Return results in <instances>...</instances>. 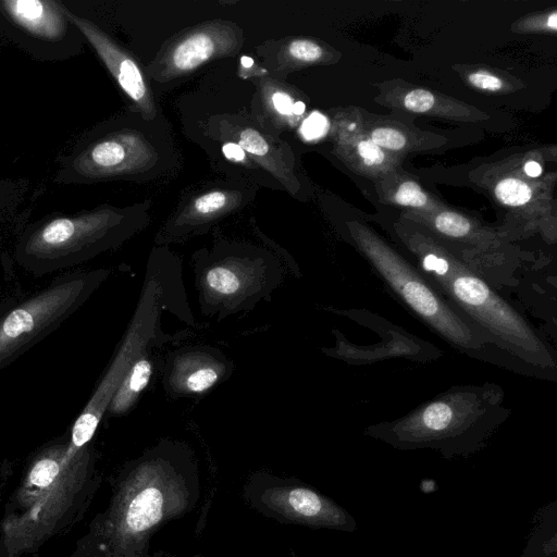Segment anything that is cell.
<instances>
[{"mask_svg":"<svg viewBox=\"0 0 557 557\" xmlns=\"http://www.w3.org/2000/svg\"><path fill=\"white\" fill-rule=\"evenodd\" d=\"M412 222V221H411ZM396 235L411 262L443 296L504 349L556 377V360L546 343L469 263L414 223L397 224Z\"/></svg>","mask_w":557,"mask_h":557,"instance_id":"cell-1","label":"cell"},{"mask_svg":"<svg viewBox=\"0 0 557 557\" xmlns=\"http://www.w3.org/2000/svg\"><path fill=\"white\" fill-rule=\"evenodd\" d=\"M348 236L394 296L431 331L470 358L548 380L513 356L454 306L405 256L360 221L347 222Z\"/></svg>","mask_w":557,"mask_h":557,"instance_id":"cell-2","label":"cell"},{"mask_svg":"<svg viewBox=\"0 0 557 557\" xmlns=\"http://www.w3.org/2000/svg\"><path fill=\"white\" fill-rule=\"evenodd\" d=\"M175 315L191 327L197 325L188 305L176 256L158 248L150 255L139 298L119 346L95 392L76 419L66 454L83 448L94 436L109 404L132 363L146 350L188 337V331L168 333L163 313Z\"/></svg>","mask_w":557,"mask_h":557,"instance_id":"cell-3","label":"cell"},{"mask_svg":"<svg viewBox=\"0 0 557 557\" xmlns=\"http://www.w3.org/2000/svg\"><path fill=\"white\" fill-rule=\"evenodd\" d=\"M505 399L495 383L451 386L405 416L367 426L364 433L401 450L435 449L447 459L467 456L485 446L507 420Z\"/></svg>","mask_w":557,"mask_h":557,"instance_id":"cell-4","label":"cell"},{"mask_svg":"<svg viewBox=\"0 0 557 557\" xmlns=\"http://www.w3.org/2000/svg\"><path fill=\"white\" fill-rule=\"evenodd\" d=\"M143 222L132 209L107 205L74 214H52L23 232L15 260L33 275L42 276L117 248Z\"/></svg>","mask_w":557,"mask_h":557,"instance_id":"cell-5","label":"cell"},{"mask_svg":"<svg viewBox=\"0 0 557 557\" xmlns=\"http://www.w3.org/2000/svg\"><path fill=\"white\" fill-rule=\"evenodd\" d=\"M193 269L200 312L218 321L271 300L285 277L272 252L227 242L195 252Z\"/></svg>","mask_w":557,"mask_h":557,"instance_id":"cell-6","label":"cell"},{"mask_svg":"<svg viewBox=\"0 0 557 557\" xmlns=\"http://www.w3.org/2000/svg\"><path fill=\"white\" fill-rule=\"evenodd\" d=\"M109 274L107 269L67 273L0 317V370L77 311Z\"/></svg>","mask_w":557,"mask_h":557,"instance_id":"cell-7","label":"cell"},{"mask_svg":"<svg viewBox=\"0 0 557 557\" xmlns=\"http://www.w3.org/2000/svg\"><path fill=\"white\" fill-rule=\"evenodd\" d=\"M159 154L150 140L139 131L121 121L100 124L59 158L53 178L58 184H95L131 178L148 172Z\"/></svg>","mask_w":557,"mask_h":557,"instance_id":"cell-8","label":"cell"},{"mask_svg":"<svg viewBox=\"0 0 557 557\" xmlns=\"http://www.w3.org/2000/svg\"><path fill=\"white\" fill-rule=\"evenodd\" d=\"M0 12L9 34L39 60H63L81 52L85 40L66 14V7L53 0H1Z\"/></svg>","mask_w":557,"mask_h":557,"instance_id":"cell-9","label":"cell"},{"mask_svg":"<svg viewBox=\"0 0 557 557\" xmlns=\"http://www.w3.org/2000/svg\"><path fill=\"white\" fill-rule=\"evenodd\" d=\"M243 44L242 30L225 21L206 22L184 30L168 44L149 67L159 82L189 74L210 60L234 54Z\"/></svg>","mask_w":557,"mask_h":557,"instance_id":"cell-10","label":"cell"},{"mask_svg":"<svg viewBox=\"0 0 557 557\" xmlns=\"http://www.w3.org/2000/svg\"><path fill=\"white\" fill-rule=\"evenodd\" d=\"M162 368L163 387L174 398L201 397L234 371L232 360L211 345L178 347L168 354Z\"/></svg>","mask_w":557,"mask_h":557,"instance_id":"cell-11","label":"cell"},{"mask_svg":"<svg viewBox=\"0 0 557 557\" xmlns=\"http://www.w3.org/2000/svg\"><path fill=\"white\" fill-rule=\"evenodd\" d=\"M66 14L143 117L147 121L153 120L157 114L153 96L135 58L90 20L73 13L67 8Z\"/></svg>","mask_w":557,"mask_h":557,"instance_id":"cell-12","label":"cell"},{"mask_svg":"<svg viewBox=\"0 0 557 557\" xmlns=\"http://www.w3.org/2000/svg\"><path fill=\"white\" fill-rule=\"evenodd\" d=\"M265 505L289 521L352 532L356 520L329 497L306 486L270 488L262 496Z\"/></svg>","mask_w":557,"mask_h":557,"instance_id":"cell-13","label":"cell"},{"mask_svg":"<svg viewBox=\"0 0 557 557\" xmlns=\"http://www.w3.org/2000/svg\"><path fill=\"white\" fill-rule=\"evenodd\" d=\"M333 136L336 156L357 174L368 177L386 175L399 161L400 154L388 152L370 139L361 119L337 120Z\"/></svg>","mask_w":557,"mask_h":557,"instance_id":"cell-14","label":"cell"},{"mask_svg":"<svg viewBox=\"0 0 557 557\" xmlns=\"http://www.w3.org/2000/svg\"><path fill=\"white\" fill-rule=\"evenodd\" d=\"M242 200L243 196L238 190L212 189L201 193L165 224L156 242H178L205 231L207 226L237 209Z\"/></svg>","mask_w":557,"mask_h":557,"instance_id":"cell-15","label":"cell"},{"mask_svg":"<svg viewBox=\"0 0 557 557\" xmlns=\"http://www.w3.org/2000/svg\"><path fill=\"white\" fill-rule=\"evenodd\" d=\"M385 103L411 113L436 115L457 121L478 122L488 119V115L473 107L419 87L397 88L385 96Z\"/></svg>","mask_w":557,"mask_h":557,"instance_id":"cell-16","label":"cell"},{"mask_svg":"<svg viewBox=\"0 0 557 557\" xmlns=\"http://www.w3.org/2000/svg\"><path fill=\"white\" fill-rule=\"evenodd\" d=\"M408 219L425 226L440 239L460 242L465 244H492L495 236L484 230L473 219L447 209H436L431 212L411 211Z\"/></svg>","mask_w":557,"mask_h":557,"instance_id":"cell-17","label":"cell"},{"mask_svg":"<svg viewBox=\"0 0 557 557\" xmlns=\"http://www.w3.org/2000/svg\"><path fill=\"white\" fill-rule=\"evenodd\" d=\"M245 152L250 154L259 165L274 175L287 190L296 193L299 183L293 172L290 160L286 158L283 148L276 147L274 141L260 131L246 126L237 132V143Z\"/></svg>","mask_w":557,"mask_h":557,"instance_id":"cell-18","label":"cell"},{"mask_svg":"<svg viewBox=\"0 0 557 557\" xmlns=\"http://www.w3.org/2000/svg\"><path fill=\"white\" fill-rule=\"evenodd\" d=\"M154 350L144 351L132 363L114 393L106 414L109 417H122L136 406L154 375L158 361Z\"/></svg>","mask_w":557,"mask_h":557,"instance_id":"cell-19","label":"cell"},{"mask_svg":"<svg viewBox=\"0 0 557 557\" xmlns=\"http://www.w3.org/2000/svg\"><path fill=\"white\" fill-rule=\"evenodd\" d=\"M364 132L380 148L400 154L401 152L419 149L423 146L424 138H419L409 128L388 121L366 123L362 121Z\"/></svg>","mask_w":557,"mask_h":557,"instance_id":"cell-20","label":"cell"},{"mask_svg":"<svg viewBox=\"0 0 557 557\" xmlns=\"http://www.w3.org/2000/svg\"><path fill=\"white\" fill-rule=\"evenodd\" d=\"M384 183L382 193L386 202L420 212H431L440 208L437 201L418 182L409 177H388Z\"/></svg>","mask_w":557,"mask_h":557,"instance_id":"cell-21","label":"cell"},{"mask_svg":"<svg viewBox=\"0 0 557 557\" xmlns=\"http://www.w3.org/2000/svg\"><path fill=\"white\" fill-rule=\"evenodd\" d=\"M283 61L288 66H304L321 62L325 59V49L317 41L308 38H293L281 51Z\"/></svg>","mask_w":557,"mask_h":557,"instance_id":"cell-22","label":"cell"},{"mask_svg":"<svg viewBox=\"0 0 557 557\" xmlns=\"http://www.w3.org/2000/svg\"><path fill=\"white\" fill-rule=\"evenodd\" d=\"M493 190L499 202L513 208L525 206L534 196L533 187L525 180L512 175L498 180Z\"/></svg>","mask_w":557,"mask_h":557,"instance_id":"cell-23","label":"cell"},{"mask_svg":"<svg viewBox=\"0 0 557 557\" xmlns=\"http://www.w3.org/2000/svg\"><path fill=\"white\" fill-rule=\"evenodd\" d=\"M554 511L555 508L553 509V512ZM552 513L545 515L543 522L539 524L537 530L532 536V540H530L522 557H545L542 547H544V549L549 554L548 544L555 543L556 537L555 536L549 540V536L556 534V516L549 522Z\"/></svg>","mask_w":557,"mask_h":557,"instance_id":"cell-24","label":"cell"},{"mask_svg":"<svg viewBox=\"0 0 557 557\" xmlns=\"http://www.w3.org/2000/svg\"><path fill=\"white\" fill-rule=\"evenodd\" d=\"M466 79L472 87L483 91L499 92L512 90V87L503 77L483 69L467 73Z\"/></svg>","mask_w":557,"mask_h":557,"instance_id":"cell-25","label":"cell"},{"mask_svg":"<svg viewBox=\"0 0 557 557\" xmlns=\"http://www.w3.org/2000/svg\"><path fill=\"white\" fill-rule=\"evenodd\" d=\"M60 469L61 465L57 457L41 458L32 468L29 481L38 487H46L54 481Z\"/></svg>","mask_w":557,"mask_h":557,"instance_id":"cell-26","label":"cell"},{"mask_svg":"<svg viewBox=\"0 0 557 557\" xmlns=\"http://www.w3.org/2000/svg\"><path fill=\"white\" fill-rule=\"evenodd\" d=\"M330 127L327 119L319 113L312 112L301 124L300 133L305 139L312 140L324 136Z\"/></svg>","mask_w":557,"mask_h":557,"instance_id":"cell-27","label":"cell"},{"mask_svg":"<svg viewBox=\"0 0 557 557\" xmlns=\"http://www.w3.org/2000/svg\"><path fill=\"white\" fill-rule=\"evenodd\" d=\"M269 102L271 109L281 116L292 117L294 115V98L284 89L274 87L270 91Z\"/></svg>","mask_w":557,"mask_h":557,"instance_id":"cell-28","label":"cell"},{"mask_svg":"<svg viewBox=\"0 0 557 557\" xmlns=\"http://www.w3.org/2000/svg\"><path fill=\"white\" fill-rule=\"evenodd\" d=\"M520 27L523 32L529 30H552L557 29V12L554 10L545 15L533 16L518 22L515 28Z\"/></svg>","mask_w":557,"mask_h":557,"instance_id":"cell-29","label":"cell"},{"mask_svg":"<svg viewBox=\"0 0 557 557\" xmlns=\"http://www.w3.org/2000/svg\"><path fill=\"white\" fill-rule=\"evenodd\" d=\"M20 190L14 182L0 181V218L17 203Z\"/></svg>","mask_w":557,"mask_h":557,"instance_id":"cell-30","label":"cell"},{"mask_svg":"<svg viewBox=\"0 0 557 557\" xmlns=\"http://www.w3.org/2000/svg\"><path fill=\"white\" fill-rule=\"evenodd\" d=\"M222 151L224 156L231 161L243 162L246 160V152L236 143L230 141L224 144L222 147Z\"/></svg>","mask_w":557,"mask_h":557,"instance_id":"cell-31","label":"cell"},{"mask_svg":"<svg viewBox=\"0 0 557 557\" xmlns=\"http://www.w3.org/2000/svg\"><path fill=\"white\" fill-rule=\"evenodd\" d=\"M523 173L529 177H539L542 174V165L535 160H529L523 164Z\"/></svg>","mask_w":557,"mask_h":557,"instance_id":"cell-32","label":"cell"},{"mask_svg":"<svg viewBox=\"0 0 557 557\" xmlns=\"http://www.w3.org/2000/svg\"><path fill=\"white\" fill-rule=\"evenodd\" d=\"M306 106L302 101H296L294 104V115L301 116L305 113Z\"/></svg>","mask_w":557,"mask_h":557,"instance_id":"cell-33","label":"cell"}]
</instances>
